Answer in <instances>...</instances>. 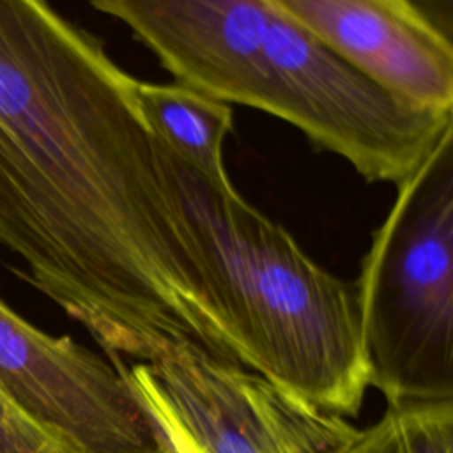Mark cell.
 <instances>
[{
  "label": "cell",
  "mask_w": 453,
  "mask_h": 453,
  "mask_svg": "<svg viewBox=\"0 0 453 453\" xmlns=\"http://www.w3.org/2000/svg\"><path fill=\"white\" fill-rule=\"evenodd\" d=\"M165 154L214 255L223 317L250 370L322 411L357 416L370 368L354 287L313 262L232 182L205 177L166 147Z\"/></svg>",
  "instance_id": "7a4b0ae2"
},
{
  "label": "cell",
  "mask_w": 453,
  "mask_h": 453,
  "mask_svg": "<svg viewBox=\"0 0 453 453\" xmlns=\"http://www.w3.org/2000/svg\"><path fill=\"white\" fill-rule=\"evenodd\" d=\"M136 81L50 0H0V246L108 356L226 363L218 267Z\"/></svg>",
  "instance_id": "6da1fadb"
},
{
  "label": "cell",
  "mask_w": 453,
  "mask_h": 453,
  "mask_svg": "<svg viewBox=\"0 0 453 453\" xmlns=\"http://www.w3.org/2000/svg\"><path fill=\"white\" fill-rule=\"evenodd\" d=\"M389 94L453 111V42L407 0H269Z\"/></svg>",
  "instance_id": "8992f818"
},
{
  "label": "cell",
  "mask_w": 453,
  "mask_h": 453,
  "mask_svg": "<svg viewBox=\"0 0 453 453\" xmlns=\"http://www.w3.org/2000/svg\"><path fill=\"white\" fill-rule=\"evenodd\" d=\"M0 389L71 453H157L163 432L126 375L69 336H53L0 299Z\"/></svg>",
  "instance_id": "5b68a950"
},
{
  "label": "cell",
  "mask_w": 453,
  "mask_h": 453,
  "mask_svg": "<svg viewBox=\"0 0 453 453\" xmlns=\"http://www.w3.org/2000/svg\"><path fill=\"white\" fill-rule=\"evenodd\" d=\"M157 453H177V451H175V448H173V446L166 441V437H165V439H163V444H161V449H159Z\"/></svg>",
  "instance_id": "8fae6325"
},
{
  "label": "cell",
  "mask_w": 453,
  "mask_h": 453,
  "mask_svg": "<svg viewBox=\"0 0 453 453\" xmlns=\"http://www.w3.org/2000/svg\"><path fill=\"white\" fill-rule=\"evenodd\" d=\"M439 34L451 41L453 9L451 0H407Z\"/></svg>",
  "instance_id": "30bf717a"
},
{
  "label": "cell",
  "mask_w": 453,
  "mask_h": 453,
  "mask_svg": "<svg viewBox=\"0 0 453 453\" xmlns=\"http://www.w3.org/2000/svg\"><path fill=\"white\" fill-rule=\"evenodd\" d=\"M352 287L370 386L388 405L453 400V127L398 184Z\"/></svg>",
  "instance_id": "3957f363"
},
{
  "label": "cell",
  "mask_w": 453,
  "mask_h": 453,
  "mask_svg": "<svg viewBox=\"0 0 453 453\" xmlns=\"http://www.w3.org/2000/svg\"><path fill=\"white\" fill-rule=\"evenodd\" d=\"M331 453H453V400L388 405Z\"/></svg>",
  "instance_id": "ba28073f"
},
{
  "label": "cell",
  "mask_w": 453,
  "mask_h": 453,
  "mask_svg": "<svg viewBox=\"0 0 453 453\" xmlns=\"http://www.w3.org/2000/svg\"><path fill=\"white\" fill-rule=\"evenodd\" d=\"M159 430L193 453H331L356 426L271 382L193 349L126 365Z\"/></svg>",
  "instance_id": "277c9868"
},
{
  "label": "cell",
  "mask_w": 453,
  "mask_h": 453,
  "mask_svg": "<svg viewBox=\"0 0 453 453\" xmlns=\"http://www.w3.org/2000/svg\"><path fill=\"white\" fill-rule=\"evenodd\" d=\"M136 101L156 138L177 157L216 182H230L223 143L232 108L180 83L136 81Z\"/></svg>",
  "instance_id": "52a82bcc"
},
{
  "label": "cell",
  "mask_w": 453,
  "mask_h": 453,
  "mask_svg": "<svg viewBox=\"0 0 453 453\" xmlns=\"http://www.w3.org/2000/svg\"><path fill=\"white\" fill-rule=\"evenodd\" d=\"M0 453H71L0 389Z\"/></svg>",
  "instance_id": "9c48e42d"
}]
</instances>
